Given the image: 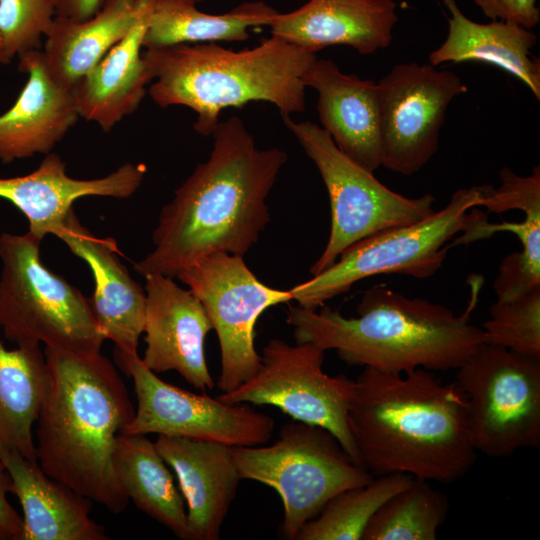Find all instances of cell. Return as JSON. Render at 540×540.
Returning a JSON list of instances; mask_svg holds the SVG:
<instances>
[{
	"label": "cell",
	"instance_id": "obj_15",
	"mask_svg": "<svg viewBox=\"0 0 540 540\" xmlns=\"http://www.w3.org/2000/svg\"><path fill=\"white\" fill-rule=\"evenodd\" d=\"M145 280L143 364L154 373L176 371L201 392L213 389L205 356V339L213 326L202 303L172 277L150 274Z\"/></svg>",
	"mask_w": 540,
	"mask_h": 540
},
{
	"label": "cell",
	"instance_id": "obj_1",
	"mask_svg": "<svg viewBox=\"0 0 540 540\" xmlns=\"http://www.w3.org/2000/svg\"><path fill=\"white\" fill-rule=\"evenodd\" d=\"M208 159L196 165L160 211L153 249L134 264L142 276L176 277L217 252L244 256L270 222L267 198L286 152L260 149L243 121L219 122Z\"/></svg>",
	"mask_w": 540,
	"mask_h": 540
},
{
	"label": "cell",
	"instance_id": "obj_27",
	"mask_svg": "<svg viewBox=\"0 0 540 540\" xmlns=\"http://www.w3.org/2000/svg\"><path fill=\"white\" fill-rule=\"evenodd\" d=\"M113 467L123 491L138 509L177 537L189 540L183 496L155 442L142 434L119 433Z\"/></svg>",
	"mask_w": 540,
	"mask_h": 540
},
{
	"label": "cell",
	"instance_id": "obj_11",
	"mask_svg": "<svg viewBox=\"0 0 540 540\" xmlns=\"http://www.w3.org/2000/svg\"><path fill=\"white\" fill-rule=\"evenodd\" d=\"M324 353L313 343L290 345L271 339L263 348L258 371L218 398L227 403L275 406L294 420L323 427L361 465L347 418L355 381L343 374H326Z\"/></svg>",
	"mask_w": 540,
	"mask_h": 540
},
{
	"label": "cell",
	"instance_id": "obj_33",
	"mask_svg": "<svg viewBox=\"0 0 540 540\" xmlns=\"http://www.w3.org/2000/svg\"><path fill=\"white\" fill-rule=\"evenodd\" d=\"M501 183L497 188L490 185L481 206L488 212L503 213L510 210H525L540 206V166L533 168L531 175L519 176L507 167L500 170Z\"/></svg>",
	"mask_w": 540,
	"mask_h": 540
},
{
	"label": "cell",
	"instance_id": "obj_13",
	"mask_svg": "<svg viewBox=\"0 0 540 540\" xmlns=\"http://www.w3.org/2000/svg\"><path fill=\"white\" fill-rule=\"evenodd\" d=\"M132 378L137 409L123 434H157L221 443L258 446L270 440L274 419L244 403L196 394L160 379L138 354L117 356Z\"/></svg>",
	"mask_w": 540,
	"mask_h": 540
},
{
	"label": "cell",
	"instance_id": "obj_22",
	"mask_svg": "<svg viewBox=\"0 0 540 540\" xmlns=\"http://www.w3.org/2000/svg\"><path fill=\"white\" fill-rule=\"evenodd\" d=\"M0 462L22 507L23 540L108 539L90 517L91 500L48 476L38 462L1 445Z\"/></svg>",
	"mask_w": 540,
	"mask_h": 540
},
{
	"label": "cell",
	"instance_id": "obj_9",
	"mask_svg": "<svg viewBox=\"0 0 540 540\" xmlns=\"http://www.w3.org/2000/svg\"><path fill=\"white\" fill-rule=\"evenodd\" d=\"M285 126L316 165L331 210L326 246L310 268L312 276L329 268L355 243L388 229L410 225L432 215L435 198L403 196L381 183L373 172L342 153L319 125L282 115Z\"/></svg>",
	"mask_w": 540,
	"mask_h": 540
},
{
	"label": "cell",
	"instance_id": "obj_30",
	"mask_svg": "<svg viewBox=\"0 0 540 540\" xmlns=\"http://www.w3.org/2000/svg\"><path fill=\"white\" fill-rule=\"evenodd\" d=\"M413 478L403 473L375 476L365 485L336 494L315 518L303 525L295 540H362L378 508Z\"/></svg>",
	"mask_w": 540,
	"mask_h": 540
},
{
	"label": "cell",
	"instance_id": "obj_38",
	"mask_svg": "<svg viewBox=\"0 0 540 540\" xmlns=\"http://www.w3.org/2000/svg\"><path fill=\"white\" fill-rule=\"evenodd\" d=\"M8 63H9V61L5 56L2 41H1V37H0V64H8Z\"/></svg>",
	"mask_w": 540,
	"mask_h": 540
},
{
	"label": "cell",
	"instance_id": "obj_3",
	"mask_svg": "<svg viewBox=\"0 0 540 540\" xmlns=\"http://www.w3.org/2000/svg\"><path fill=\"white\" fill-rule=\"evenodd\" d=\"M47 386L37 417L41 469L76 493L123 512L129 498L114 467L116 438L135 409L108 358L45 347Z\"/></svg>",
	"mask_w": 540,
	"mask_h": 540
},
{
	"label": "cell",
	"instance_id": "obj_19",
	"mask_svg": "<svg viewBox=\"0 0 540 540\" xmlns=\"http://www.w3.org/2000/svg\"><path fill=\"white\" fill-rule=\"evenodd\" d=\"M396 8L394 0H309L279 13L269 27L271 35L316 54L345 45L367 55L390 45Z\"/></svg>",
	"mask_w": 540,
	"mask_h": 540
},
{
	"label": "cell",
	"instance_id": "obj_17",
	"mask_svg": "<svg viewBox=\"0 0 540 540\" xmlns=\"http://www.w3.org/2000/svg\"><path fill=\"white\" fill-rule=\"evenodd\" d=\"M55 236L92 272L94 291L89 300L103 336L115 345V357L138 354L146 293L122 264L116 241L95 236L80 223L74 210Z\"/></svg>",
	"mask_w": 540,
	"mask_h": 540
},
{
	"label": "cell",
	"instance_id": "obj_31",
	"mask_svg": "<svg viewBox=\"0 0 540 540\" xmlns=\"http://www.w3.org/2000/svg\"><path fill=\"white\" fill-rule=\"evenodd\" d=\"M482 327L484 344L540 358V288L515 299L496 300Z\"/></svg>",
	"mask_w": 540,
	"mask_h": 540
},
{
	"label": "cell",
	"instance_id": "obj_25",
	"mask_svg": "<svg viewBox=\"0 0 540 540\" xmlns=\"http://www.w3.org/2000/svg\"><path fill=\"white\" fill-rule=\"evenodd\" d=\"M147 16L71 90L79 117L104 132L138 109L153 80L141 51Z\"/></svg>",
	"mask_w": 540,
	"mask_h": 540
},
{
	"label": "cell",
	"instance_id": "obj_8",
	"mask_svg": "<svg viewBox=\"0 0 540 540\" xmlns=\"http://www.w3.org/2000/svg\"><path fill=\"white\" fill-rule=\"evenodd\" d=\"M242 479L274 489L283 504L282 532L296 539L336 494L369 483L374 476L353 461L327 429L294 420L269 446H231Z\"/></svg>",
	"mask_w": 540,
	"mask_h": 540
},
{
	"label": "cell",
	"instance_id": "obj_2",
	"mask_svg": "<svg viewBox=\"0 0 540 540\" xmlns=\"http://www.w3.org/2000/svg\"><path fill=\"white\" fill-rule=\"evenodd\" d=\"M354 381L348 427L361 466L374 477L449 483L473 466L467 402L454 383L422 368L394 374L364 367Z\"/></svg>",
	"mask_w": 540,
	"mask_h": 540
},
{
	"label": "cell",
	"instance_id": "obj_16",
	"mask_svg": "<svg viewBox=\"0 0 540 540\" xmlns=\"http://www.w3.org/2000/svg\"><path fill=\"white\" fill-rule=\"evenodd\" d=\"M147 168L143 163H125L110 174L95 179H76L56 153H48L33 172L0 178V198L9 201L28 221V233L42 241L62 227L73 203L86 196L125 199L141 186Z\"/></svg>",
	"mask_w": 540,
	"mask_h": 540
},
{
	"label": "cell",
	"instance_id": "obj_35",
	"mask_svg": "<svg viewBox=\"0 0 540 540\" xmlns=\"http://www.w3.org/2000/svg\"><path fill=\"white\" fill-rule=\"evenodd\" d=\"M491 20L515 23L531 29L540 21L537 0H473Z\"/></svg>",
	"mask_w": 540,
	"mask_h": 540
},
{
	"label": "cell",
	"instance_id": "obj_21",
	"mask_svg": "<svg viewBox=\"0 0 540 540\" xmlns=\"http://www.w3.org/2000/svg\"><path fill=\"white\" fill-rule=\"evenodd\" d=\"M28 80L14 105L0 115V161L48 154L79 119L71 90L50 76L42 51L19 56Z\"/></svg>",
	"mask_w": 540,
	"mask_h": 540
},
{
	"label": "cell",
	"instance_id": "obj_6",
	"mask_svg": "<svg viewBox=\"0 0 540 540\" xmlns=\"http://www.w3.org/2000/svg\"><path fill=\"white\" fill-rule=\"evenodd\" d=\"M28 232L0 235V329L18 345L45 344L74 353L101 352L106 340L89 298L40 259Z\"/></svg>",
	"mask_w": 540,
	"mask_h": 540
},
{
	"label": "cell",
	"instance_id": "obj_24",
	"mask_svg": "<svg viewBox=\"0 0 540 540\" xmlns=\"http://www.w3.org/2000/svg\"><path fill=\"white\" fill-rule=\"evenodd\" d=\"M442 2L451 13L448 33L444 42L430 53V64H490L520 80L540 100V61L531 55L537 42L536 34L506 21L477 23L463 14L456 0Z\"/></svg>",
	"mask_w": 540,
	"mask_h": 540
},
{
	"label": "cell",
	"instance_id": "obj_28",
	"mask_svg": "<svg viewBox=\"0 0 540 540\" xmlns=\"http://www.w3.org/2000/svg\"><path fill=\"white\" fill-rule=\"evenodd\" d=\"M47 386L40 344L7 349L0 340V445L38 462L32 428Z\"/></svg>",
	"mask_w": 540,
	"mask_h": 540
},
{
	"label": "cell",
	"instance_id": "obj_34",
	"mask_svg": "<svg viewBox=\"0 0 540 540\" xmlns=\"http://www.w3.org/2000/svg\"><path fill=\"white\" fill-rule=\"evenodd\" d=\"M525 218L522 222H503L493 224L487 218L477 223L474 227L463 232L464 234L453 239L452 246L466 244L477 239L487 238L499 231L511 232L517 236L521 242V254L533 265L540 267V206L532 207L524 212Z\"/></svg>",
	"mask_w": 540,
	"mask_h": 540
},
{
	"label": "cell",
	"instance_id": "obj_10",
	"mask_svg": "<svg viewBox=\"0 0 540 540\" xmlns=\"http://www.w3.org/2000/svg\"><path fill=\"white\" fill-rule=\"evenodd\" d=\"M477 452L507 457L540 445V358L482 343L457 369Z\"/></svg>",
	"mask_w": 540,
	"mask_h": 540
},
{
	"label": "cell",
	"instance_id": "obj_26",
	"mask_svg": "<svg viewBox=\"0 0 540 540\" xmlns=\"http://www.w3.org/2000/svg\"><path fill=\"white\" fill-rule=\"evenodd\" d=\"M196 5L194 0H150L142 46L243 41L250 29L269 27L280 13L262 1L245 2L223 14H208Z\"/></svg>",
	"mask_w": 540,
	"mask_h": 540
},
{
	"label": "cell",
	"instance_id": "obj_36",
	"mask_svg": "<svg viewBox=\"0 0 540 540\" xmlns=\"http://www.w3.org/2000/svg\"><path fill=\"white\" fill-rule=\"evenodd\" d=\"M11 479L0 462V540H23V517L10 504Z\"/></svg>",
	"mask_w": 540,
	"mask_h": 540
},
{
	"label": "cell",
	"instance_id": "obj_5",
	"mask_svg": "<svg viewBox=\"0 0 540 540\" xmlns=\"http://www.w3.org/2000/svg\"><path fill=\"white\" fill-rule=\"evenodd\" d=\"M153 83L147 93L161 108L181 105L196 115L194 130L209 136L220 112L253 101L275 105L281 115L305 110L302 77L317 54L277 36L233 51L215 42L182 43L142 52Z\"/></svg>",
	"mask_w": 540,
	"mask_h": 540
},
{
	"label": "cell",
	"instance_id": "obj_14",
	"mask_svg": "<svg viewBox=\"0 0 540 540\" xmlns=\"http://www.w3.org/2000/svg\"><path fill=\"white\" fill-rule=\"evenodd\" d=\"M377 87L381 166L413 175L437 152L446 110L468 88L451 70L415 62L395 65Z\"/></svg>",
	"mask_w": 540,
	"mask_h": 540
},
{
	"label": "cell",
	"instance_id": "obj_7",
	"mask_svg": "<svg viewBox=\"0 0 540 540\" xmlns=\"http://www.w3.org/2000/svg\"><path fill=\"white\" fill-rule=\"evenodd\" d=\"M489 187L458 189L444 208L426 219L355 243L329 268L291 288L293 300L315 310L346 293L358 281L375 275L402 274L417 279L434 275L447 257L449 242L487 217L471 209L481 206Z\"/></svg>",
	"mask_w": 540,
	"mask_h": 540
},
{
	"label": "cell",
	"instance_id": "obj_23",
	"mask_svg": "<svg viewBox=\"0 0 540 540\" xmlns=\"http://www.w3.org/2000/svg\"><path fill=\"white\" fill-rule=\"evenodd\" d=\"M149 8L150 0H105L86 20L56 16L44 37L42 51L51 78L72 90L130 33Z\"/></svg>",
	"mask_w": 540,
	"mask_h": 540
},
{
	"label": "cell",
	"instance_id": "obj_29",
	"mask_svg": "<svg viewBox=\"0 0 540 540\" xmlns=\"http://www.w3.org/2000/svg\"><path fill=\"white\" fill-rule=\"evenodd\" d=\"M449 506L448 497L429 481L413 478L378 508L362 540H435Z\"/></svg>",
	"mask_w": 540,
	"mask_h": 540
},
{
	"label": "cell",
	"instance_id": "obj_18",
	"mask_svg": "<svg viewBox=\"0 0 540 540\" xmlns=\"http://www.w3.org/2000/svg\"><path fill=\"white\" fill-rule=\"evenodd\" d=\"M155 445L186 501L189 540H218L242 480L231 446L167 435Z\"/></svg>",
	"mask_w": 540,
	"mask_h": 540
},
{
	"label": "cell",
	"instance_id": "obj_20",
	"mask_svg": "<svg viewBox=\"0 0 540 540\" xmlns=\"http://www.w3.org/2000/svg\"><path fill=\"white\" fill-rule=\"evenodd\" d=\"M318 93L322 128L337 148L363 168L382 165L378 87L371 80L342 72L330 59H316L302 77Z\"/></svg>",
	"mask_w": 540,
	"mask_h": 540
},
{
	"label": "cell",
	"instance_id": "obj_12",
	"mask_svg": "<svg viewBox=\"0 0 540 540\" xmlns=\"http://www.w3.org/2000/svg\"><path fill=\"white\" fill-rule=\"evenodd\" d=\"M202 303L220 346L217 386L230 392L259 369L256 323L268 308L293 300L289 290L261 282L243 256L217 252L190 264L176 276Z\"/></svg>",
	"mask_w": 540,
	"mask_h": 540
},
{
	"label": "cell",
	"instance_id": "obj_32",
	"mask_svg": "<svg viewBox=\"0 0 540 540\" xmlns=\"http://www.w3.org/2000/svg\"><path fill=\"white\" fill-rule=\"evenodd\" d=\"M55 17L54 0H0V37L8 61L38 50Z\"/></svg>",
	"mask_w": 540,
	"mask_h": 540
},
{
	"label": "cell",
	"instance_id": "obj_37",
	"mask_svg": "<svg viewBox=\"0 0 540 540\" xmlns=\"http://www.w3.org/2000/svg\"><path fill=\"white\" fill-rule=\"evenodd\" d=\"M197 4L204 0H194ZM105 0H54L56 16L86 20L103 6Z\"/></svg>",
	"mask_w": 540,
	"mask_h": 540
},
{
	"label": "cell",
	"instance_id": "obj_4",
	"mask_svg": "<svg viewBox=\"0 0 540 540\" xmlns=\"http://www.w3.org/2000/svg\"><path fill=\"white\" fill-rule=\"evenodd\" d=\"M481 287L482 278H473L470 300L460 315L377 284L363 293L357 317L325 305L320 310L294 305L286 322L296 343L335 350L350 365L394 374L418 368L447 371L457 369L483 343L481 327L470 323Z\"/></svg>",
	"mask_w": 540,
	"mask_h": 540
}]
</instances>
